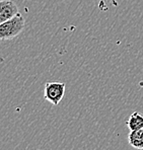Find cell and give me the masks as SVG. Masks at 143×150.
<instances>
[{
    "instance_id": "1",
    "label": "cell",
    "mask_w": 143,
    "mask_h": 150,
    "mask_svg": "<svg viewBox=\"0 0 143 150\" xmlns=\"http://www.w3.org/2000/svg\"><path fill=\"white\" fill-rule=\"evenodd\" d=\"M25 25V17L21 13L4 23H0V41L14 39L23 30Z\"/></svg>"
},
{
    "instance_id": "2",
    "label": "cell",
    "mask_w": 143,
    "mask_h": 150,
    "mask_svg": "<svg viewBox=\"0 0 143 150\" xmlns=\"http://www.w3.org/2000/svg\"><path fill=\"white\" fill-rule=\"evenodd\" d=\"M66 85L60 81H48L45 84L44 98L53 105H58L63 100L65 94Z\"/></svg>"
},
{
    "instance_id": "3",
    "label": "cell",
    "mask_w": 143,
    "mask_h": 150,
    "mask_svg": "<svg viewBox=\"0 0 143 150\" xmlns=\"http://www.w3.org/2000/svg\"><path fill=\"white\" fill-rule=\"evenodd\" d=\"M18 7L11 0H0V23L18 14Z\"/></svg>"
},
{
    "instance_id": "4",
    "label": "cell",
    "mask_w": 143,
    "mask_h": 150,
    "mask_svg": "<svg viewBox=\"0 0 143 150\" xmlns=\"http://www.w3.org/2000/svg\"><path fill=\"white\" fill-rule=\"evenodd\" d=\"M128 142L133 148L143 149V128L131 131L128 135Z\"/></svg>"
},
{
    "instance_id": "5",
    "label": "cell",
    "mask_w": 143,
    "mask_h": 150,
    "mask_svg": "<svg viewBox=\"0 0 143 150\" xmlns=\"http://www.w3.org/2000/svg\"><path fill=\"white\" fill-rule=\"evenodd\" d=\"M127 127L130 131H135L143 128V115L138 112H134L131 114L130 118L127 121Z\"/></svg>"
}]
</instances>
